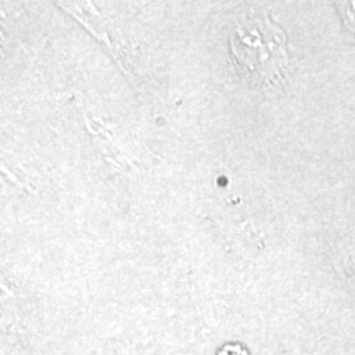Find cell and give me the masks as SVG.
<instances>
[{
	"label": "cell",
	"mask_w": 355,
	"mask_h": 355,
	"mask_svg": "<svg viewBox=\"0 0 355 355\" xmlns=\"http://www.w3.org/2000/svg\"><path fill=\"white\" fill-rule=\"evenodd\" d=\"M217 355H248L245 347H242L241 344H229L224 345Z\"/></svg>",
	"instance_id": "obj_2"
},
{
	"label": "cell",
	"mask_w": 355,
	"mask_h": 355,
	"mask_svg": "<svg viewBox=\"0 0 355 355\" xmlns=\"http://www.w3.org/2000/svg\"><path fill=\"white\" fill-rule=\"evenodd\" d=\"M234 60L254 78L268 79L286 63V37L260 15L243 19L230 38Z\"/></svg>",
	"instance_id": "obj_1"
}]
</instances>
